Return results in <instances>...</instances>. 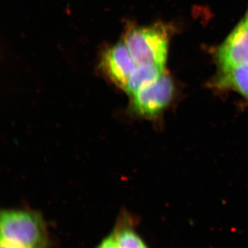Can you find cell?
<instances>
[{
  "label": "cell",
  "instance_id": "obj_1",
  "mask_svg": "<svg viewBox=\"0 0 248 248\" xmlns=\"http://www.w3.org/2000/svg\"><path fill=\"white\" fill-rule=\"evenodd\" d=\"M0 242L23 248H48V229L38 212L9 209L0 216Z\"/></svg>",
  "mask_w": 248,
  "mask_h": 248
},
{
  "label": "cell",
  "instance_id": "obj_2",
  "mask_svg": "<svg viewBox=\"0 0 248 248\" xmlns=\"http://www.w3.org/2000/svg\"><path fill=\"white\" fill-rule=\"evenodd\" d=\"M124 42L137 65L144 63L165 64L167 57V34L160 27L129 29Z\"/></svg>",
  "mask_w": 248,
  "mask_h": 248
},
{
  "label": "cell",
  "instance_id": "obj_3",
  "mask_svg": "<svg viewBox=\"0 0 248 248\" xmlns=\"http://www.w3.org/2000/svg\"><path fill=\"white\" fill-rule=\"evenodd\" d=\"M174 94V84L167 74L132 94V110L145 118H155L169 105Z\"/></svg>",
  "mask_w": 248,
  "mask_h": 248
},
{
  "label": "cell",
  "instance_id": "obj_4",
  "mask_svg": "<svg viewBox=\"0 0 248 248\" xmlns=\"http://www.w3.org/2000/svg\"><path fill=\"white\" fill-rule=\"evenodd\" d=\"M100 66L112 82L124 90L137 64L123 41L104 52L101 58Z\"/></svg>",
  "mask_w": 248,
  "mask_h": 248
},
{
  "label": "cell",
  "instance_id": "obj_5",
  "mask_svg": "<svg viewBox=\"0 0 248 248\" xmlns=\"http://www.w3.org/2000/svg\"><path fill=\"white\" fill-rule=\"evenodd\" d=\"M217 58L221 70L248 63V23L244 20L220 46Z\"/></svg>",
  "mask_w": 248,
  "mask_h": 248
},
{
  "label": "cell",
  "instance_id": "obj_6",
  "mask_svg": "<svg viewBox=\"0 0 248 248\" xmlns=\"http://www.w3.org/2000/svg\"><path fill=\"white\" fill-rule=\"evenodd\" d=\"M164 66L165 64L157 63H144L137 65L136 68L125 85L124 91L132 95L158 81L166 74Z\"/></svg>",
  "mask_w": 248,
  "mask_h": 248
},
{
  "label": "cell",
  "instance_id": "obj_7",
  "mask_svg": "<svg viewBox=\"0 0 248 248\" xmlns=\"http://www.w3.org/2000/svg\"><path fill=\"white\" fill-rule=\"evenodd\" d=\"M111 232L116 248H149L135 231L133 220L127 214L121 215Z\"/></svg>",
  "mask_w": 248,
  "mask_h": 248
},
{
  "label": "cell",
  "instance_id": "obj_8",
  "mask_svg": "<svg viewBox=\"0 0 248 248\" xmlns=\"http://www.w3.org/2000/svg\"><path fill=\"white\" fill-rule=\"evenodd\" d=\"M217 84L221 89L233 90L248 99V63L221 70Z\"/></svg>",
  "mask_w": 248,
  "mask_h": 248
},
{
  "label": "cell",
  "instance_id": "obj_9",
  "mask_svg": "<svg viewBox=\"0 0 248 248\" xmlns=\"http://www.w3.org/2000/svg\"><path fill=\"white\" fill-rule=\"evenodd\" d=\"M94 248H116L115 240L112 232L104 238Z\"/></svg>",
  "mask_w": 248,
  "mask_h": 248
},
{
  "label": "cell",
  "instance_id": "obj_10",
  "mask_svg": "<svg viewBox=\"0 0 248 248\" xmlns=\"http://www.w3.org/2000/svg\"><path fill=\"white\" fill-rule=\"evenodd\" d=\"M0 248H23L18 247V246H13V245L5 244V243L0 242Z\"/></svg>",
  "mask_w": 248,
  "mask_h": 248
},
{
  "label": "cell",
  "instance_id": "obj_11",
  "mask_svg": "<svg viewBox=\"0 0 248 248\" xmlns=\"http://www.w3.org/2000/svg\"><path fill=\"white\" fill-rule=\"evenodd\" d=\"M244 20L246 21V22H247L248 23V11L247 16H246V18H245Z\"/></svg>",
  "mask_w": 248,
  "mask_h": 248
}]
</instances>
